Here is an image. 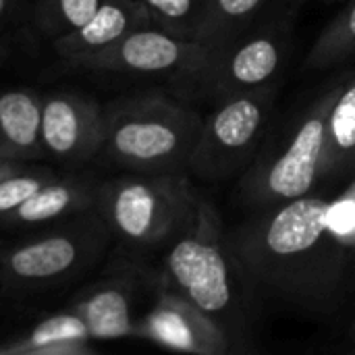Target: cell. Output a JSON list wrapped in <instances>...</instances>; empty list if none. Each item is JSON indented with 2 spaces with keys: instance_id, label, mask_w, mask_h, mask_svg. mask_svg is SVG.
<instances>
[{
  "instance_id": "obj_13",
  "label": "cell",
  "mask_w": 355,
  "mask_h": 355,
  "mask_svg": "<svg viewBox=\"0 0 355 355\" xmlns=\"http://www.w3.org/2000/svg\"><path fill=\"white\" fill-rule=\"evenodd\" d=\"M135 283L129 277H108L85 287L71 304L83 320L92 341H114L135 337L133 318Z\"/></svg>"
},
{
  "instance_id": "obj_12",
  "label": "cell",
  "mask_w": 355,
  "mask_h": 355,
  "mask_svg": "<svg viewBox=\"0 0 355 355\" xmlns=\"http://www.w3.org/2000/svg\"><path fill=\"white\" fill-rule=\"evenodd\" d=\"M98 185L85 175H56L33 191L17 210L0 220L2 229H25L46 223H58L87 212L98 204Z\"/></svg>"
},
{
  "instance_id": "obj_18",
  "label": "cell",
  "mask_w": 355,
  "mask_h": 355,
  "mask_svg": "<svg viewBox=\"0 0 355 355\" xmlns=\"http://www.w3.org/2000/svg\"><path fill=\"white\" fill-rule=\"evenodd\" d=\"M266 0H206L193 40L214 52L248 31Z\"/></svg>"
},
{
  "instance_id": "obj_2",
  "label": "cell",
  "mask_w": 355,
  "mask_h": 355,
  "mask_svg": "<svg viewBox=\"0 0 355 355\" xmlns=\"http://www.w3.org/2000/svg\"><path fill=\"white\" fill-rule=\"evenodd\" d=\"M162 287L179 293L212 318L233 343L235 355L256 349L248 310L250 291L223 220L204 198L193 223L166 245Z\"/></svg>"
},
{
  "instance_id": "obj_11",
  "label": "cell",
  "mask_w": 355,
  "mask_h": 355,
  "mask_svg": "<svg viewBox=\"0 0 355 355\" xmlns=\"http://www.w3.org/2000/svg\"><path fill=\"white\" fill-rule=\"evenodd\" d=\"M135 339L191 355H235L225 331L179 293L160 287L152 308L137 318Z\"/></svg>"
},
{
  "instance_id": "obj_25",
  "label": "cell",
  "mask_w": 355,
  "mask_h": 355,
  "mask_svg": "<svg viewBox=\"0 0 355 355\" xmlns=\"http://www.w3.org/2000/svg\"><path fill=\"white\" fill-rule=\"evenodd\" d=\"M349 345H352V352L355 354V320L354 324H352V329H349Z\"/></svg>"
},
{
  "instance_id": "obj_16",
  "label": "cell",
  "mask_w": 355,
  "mask_h": 355,
  "mask_svg": "<svg viewBox=\"0 0 355 355\" xmlns=\"http://www.w3.org/2000/svg\"><path fill=\"white\" fill-rule=\"evenodd\" d=\"M94 354L83 320L69 308L42 318L27 333L0 343V355H87Z\"/></svg>"
},
{
  "instance_id": "obj_14",
  "label": "cell",
  "mask_w": 355,
  "mask_h": 355,
  "mask_svg": "<svg viewBox=\"0 0 355 355\" xmlns=\"http://www.w3.org/2000/svg\"><path fill=\"white\" fill-rule=\"evenodd\" d=\"M152 23L148 6L139 0H102L100 8L81 27L52 40V46L67 62L106 50L131 31Z\"/></svg>"
},
{
  "instance_id": "obj_10",
  "label": "cell",
  "mask_w": 355,
  "mask_h": 355,
  "mask_svg": "<svg viewBox=\"0 0 355 355\" xmlns=\"http://www.w3.org/2000/svg\"><path fill=\"white\" fill-rule=\"evenodd\" d=\"M40 144L44 158L69 166L98 158L104 144V104L73 89L42 94Z\"/></svg>"
},
{
  "instance_id": "obj_3",
  "label": "cell",
  "mask_w": 355,
  "mask_h": 355,
  "mask_svg": "<svg viewBox=\"0 0 355 355\" xmlns=\"http://www.w3.org/2000/svg\"><path fill=\"white\" fill-rule=\"evenodd\" d=\"M204 119L189 104L148 92L104 104L100 156L129 173H187Z\"/></svg>"
},
{
  "instance_id": "obj_26",
  "label": "cell",
  "mask_w": 355,
  "mask_h": 355,
  "mask_svg": "<svg viewBox=\"0 0 355 355\" xmlns=\"http://www.w3.org/2000/svg\"><path fill=\"white\" fill-rule=\"evenodd\" d=\"M0 283H2V252H0Z\"/></svg>"
},
{
  "instance_id": "obj_23",
  "label": "cell",
  "mask_w": 355,
  "mask_h": 355,
  "mask_svg": "<svg viewBox=\"0 0 355 355\" xmlns=\"http://www.w3.org/2000/svg\"><path fill=\"white\" fill-rule=\"evenodd\" d=\"M25 164H29V162H15V160H0V179H2L4 175H8V173H15V171H19V168H23Z\"/></svg>"
},
{
  "instance_id": "obj_22",
  "label": "cell",
  "mask_w": 355,
  "mask_h": 355,
  "mask_svg": "<svg viewBox=\"0 0 355 355\" xmlns=\"http://www.w3.org/2000/svg\"><path fill=\"white\" fill-rule=\"evenodd\" d=\"M148 6L154 25L193 40L206 0H139Z\"/></svg>"
},
{
  "instance_id": "obj_21",
  "label": "cell",
  "mask_w": 355,
  "mask_h": 355,
  "mask_svg": "<svg viewBox=\"0 0 355 355\" xmlns=\"http://www.w3.org/2000/svg\"><path fill=\"white\" fill-rule=\"evenodd\" d=\"M58 173L50 166H42L35 162L25 164L23 168L8 173L0 179V220L17 210L33 191H37L44 183L54 179Z\"/></svg>"
},
{
  "instance_id": "obj_15",
  "label": "cell",
  "mask_w": 355,
  "mask_h": 355,
  "mask_svg": "<svg viewBox=\"0 0 355 355\" xmlns=\"http://www.w3.org/2000/svg\"><path fill=\"white\" fill-rule=\"evenodd\" d=\"M40 104L42 94L31 87L0 89V160L35 162L44 158Z\"/></svg>"
},
{
  "instance_id": "obj_19",
  "label": "cell",
  "mask_w": 355,
  "mask_h": 355,
  "mask_svg": "<svg viewBox=\"0 0 355 355\" xmlns=\"http://www.w3.org/2000/svg\"><path fill=\"white\" fill-rule=\"evenodd\" d=\"M355 56V0L333 19L308 52L306 69L320 71Z\"/></svg>"
},
{
  "instance_id": "obj_8",
  "label": "cell",
  "mask_w": 355,
  "mask_h": 355,
  "mask_svg": "<svg viewBox=\"0 0 355 355\" xmlns=\"http://www.w3.org/2000/svg\"><path fill=\"white\" fill-rule=\"evenodd\" d=\"M287 35L279 27L241 33L208 54L204 64L183 81L193 94L220 102L225 98L270 85L285 58Z\"/></svg>"
},
{
  "instance_id": "obj_4",
  "label": "cell",
  "mask_w": 355,
  "mask_h": 355,
  "mask_svg": "<svg viewBox=\"0 0 355 355\" xmlns=\"http://www.w3.org/2000/svg\"><path fill=\"white\" fill-rule=\"evenodd\" d=\"M200 202L185 173H131L100 181L96 206L112 237L129 248L154 250L193 223Z\"/></svg>"
},
{
  "instance_id": "obj_1",
  "label": "cell",
  "mask_w": 355,
  "mask_h": 355,
  "mask_svg": "<svg viewBox=\"0 0 355 355\" xmlns=\"http://www.w3.org/2000/svg\"><path fill=\"white\" fill-rule=\"evenodd\" d=\"M250 293L304 310L333 308L355 260V187L308 193L227 233Z\"/></svg>"
},
{
  "instance_id": "obj_7",
  "label": "cell",
  "mask_w": 355,
  "mask_h": 355,
  "mask_svg": "<svg viewBox=\"0 0 355 355\" xmlns=\"http://www.w3.org/2000/svg\"><path fill=\"white\" fill-rule=\"evenodd\" d=\"M272 100L275 89L266 85L216 102V108L202 123L187 173L208 181L241 173L264 135Z\"/></svg>"
},
{
  "instance_id": "obj_17",
  "label": "cell",
  "mask_w": 355,
  "mask_h": 355,
  "mask_svg": "<svg viewBox=\"0 0 355 355\" xmlns=\"http://www.w3.org/2000/svg\"><path fill=\"white\" fill-rule=\"evenodd\" d=\"M355 173V77L337 85L327 123L324 179Z\"/></svg>"
},
{
  "instance_id": "obj_20",
  "label": "cell",
  "mask_w": 355,
  "mask_h": 355,
  "mask_svg": "<svg viewBox=\"0 0 355 355\" xmlns=\"http://www.w3.org/2000/svg\"><path fill=\"white\" fill-rule=\"evenodd\" d=\"M100 4L102 0H40L37 25L44 35L56 40L81 27Z\"/></svg>"
},
{
  "instance_id": "obj_24",
  "label": "cell",
  "mask_w": 355,
  "mask_h": 355,
  "mask_svg": "<svg viewBox=\"0 0 355 355\" xmlns=\"http://www.w3.org/2000/svg\"><path fill=\"white\" fill-rule=\"evenodd\" d=\"M12 2H15V0H0V21H2L4 15L12 8Z\"/></svg>"
},
{
  "instance_id": "obj_6",
  "label": "cell",
  "mask_w": 355,
  "mask_h": 355,
  "mask_svg": "<svg viewBox=\"0 0 355 355\" xmlns=\"http://www.w3.org/2000/svg\"><path fill=\"white\" fill-rule=\"evenodd\" d=\"M110 237L98 206L75 214L73 223L2 252V283L12 289H37L62 281L96 262Z\"/></svg>"
},
{
  "instance_id": "obj_9",
  "label": "cell",
  "mask_w": 355,
  "mask_h": 355,
  "mask_svg": "<svg viewBox=\"0 0 355 355\" xmlns=\"http://www.w3.org/2000/svg\"><path fill=\"white\" fill-rule=\"evenodd\" d=\"M208 54L200 42L175 35L152 23L131 31L106 50L67 62L75 69L96 73L164 75L183 81L204 64Z\"/></svg>"
},
{
  "instance_id": "obj_5",
  "label": "cell",
  "mask_w": 355,
  "mask_h": 355,
  "mask_svg": "<svg viewBox=\"0 0 355 355\" xmlns=\"http://www.w3.org/2000/svg\"><path fill=\"white\" fill-rule=\"evenodd\" d=\"M337 87L320 96L300 119L289 141L241 183L243 202L262 212L308 196L324 179L327 123Z\"/></svg>"
}]
</instances>
